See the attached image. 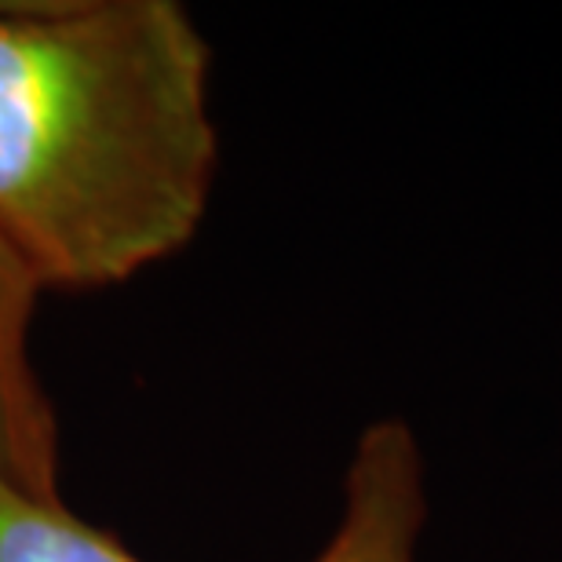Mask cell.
<instances>
[{
	"instance_id": "2",
	"label": "cell",
	"mask_w": 562,
	"mask_h": 562,
	"mask_svg": "<svg viewBox=\"0 0 562 562\" xmlns=\"http://www.w3.org/2000/svg\"><path fill=\"white\" fill-rule=\"evenodd\" d=\"M427 522L424 453L406 420H373L344 475L340 522L314 562H417Z\"/></svg>"
},
{
	"instance_id": "4",
	"label": "cell",
	"mask_w": 562,
	"mask_h": 562,
	"mask_svg": "<svg viewBox=\"0 0 562 562\" xmlns=\"http://www.w3.org/2000/svg\"><path fill=\"white\" fill-rule=\"evenodd\" d=\"M0 562H139L114 537L81 522L63 501L0 486Z\"/></svg>"
},
{
	"instance_id": "3",
	"label": "cell",
	"mask_w": 562,
	"mask_h": 562,
	"mask_svg": "<svg viewBox=\"0 0 562 562\" xmlns=\"http://www.w3.org/2000/svg\"><path fill=\"white\" fill-rule=\"evenodd\" d=\"M41 278L0 234V486L59 501V431L30 358Z\"/></svg>"
},
{
	"instance_id": "1",
	"label": "cell",
	"mask_w": 562,
	"mask_h": 562,
	"mask_svg": "<svg viewBox=\"0 0 562 562\" xmlns=\"http://www.w3.org/2000/svg\"><path fill=\"white\" fill-rule=\"evenodd\" d=\"M209 81L179 0H0V234L41 285H117L194 238Z\"/></svg>"
}]
</instances>
